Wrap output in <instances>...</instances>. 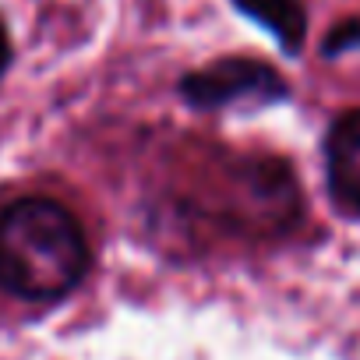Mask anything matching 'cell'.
<instances>
[{
    "label": "cell",
    "mask_w": 360,
    "mask_h": 360,
    "mask_svg": "<svg viewBox=\"0 0 360 360\" xmlns=\"http://www.w3.org/2000/svg\"><path fill=\"white\" fill-rule=\"evenodd\" d=\"M89 272L82 223L53 198H18L0 212V286L22 300H60Z\"/></svg>",
    "instance_id": "6da1fadb"
},
{
    "label": "cell",
    "mask_w": 360,
    "mask_h": 360,
    "mask_svg": "<svg viewBox=\"0 0 360 360\" xmlns=\"http://www.w3.org/2000/svg\"><path fill=\"white\" fill-rule=\"evenodd\" d=\"M180 96H184L195 110H219V106H272L290 96L283 75L262 60L251 57H223L202 71H191L180 82Z\"/></svg>",
    "instance_id": "7a4b0ae2"
},
{
    "label": "cell",
    "mask_w": 360,
    "mask_h": 360,
    "mask_svg": "<svg viewBox=\"0 0 360 360\" xmlns=\"http://www.w3.org/2000/svg\"><path fill=\"white\" fill-rule=\"evenodd\" d=\"M325 173L332 198L360 216V110L342 113L325 138Z\"/></svg>",
    "instance_id": "3957f363"
},
{
    "label": "cell",
    "mask_w": 360,
    "mask_h": 360,
    "mask_svg": "<svg viewBox=\"0 0 360 360\" xmlns=\"http://www.w3.org/2000/svg\"><path fill=\"white\" fill-rule=\"evenodd\" d=\"M237 11L258 22L286 53H300L307 36V11L300 0H237Z\"/></svg>",
    "instance_id": "277c9868"
},
{
    "label": "cell",
    "mask_w": 360,
    "mask_h": 360,
    "mask_svg": "<svg viewBox=\"0 0 360 360\" xmlns=\"http://www.w3.org/2000/svg\"><path fill=\"white\" fill-rule=\"evenodd\" d=\"M360 46V18H346V22H339L332 32H328V39H325V57H339V53H346V50H356Z\"/></svg>",
    "instance_id": "5b68a950"
},
{
    "label": "cell",
    "mask_w": 360,
    "mask_h": 360,
    "mask_svg": "<svg viewBox=\"0 0 360 360\" xmlns=\"http://www.w3.org/2000/svg\"><path fill=\"white\" fill-rule=\"evenodd\" d=\"M8 64H11V36H8V25H4V18H0V78H4Z\"/></svg>",
    "instance_id": "8992f818"
}]
</instances>
